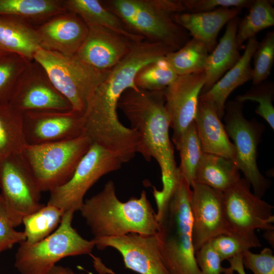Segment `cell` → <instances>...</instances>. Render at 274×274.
<instances>
[{
    "mask_svg": "<svg viewBox=\"0 0 274 274\" xmlns=\"http://www.w3.org/2000/svg\"><path fill=\"white\" fill-rule=\"evenodd\" d=\"M239 20L236 17L227 23L223 36L209 53L204 70L205 83L200 95L209 90L239 60L242 55L236 43Z\"/></svg>",
    "mask_w": 274,
    "mask_h": 274,
    "instance_id": "cell-22",
    "label": "cell"
},
{
    "mask_svg": "<svg viewBox=\"0 0 274 274\" xmlns=\"http://www.w3.org/2000/svg\"><path fill=\"white\" fill-rule=\"evenodd\" d=\"M64 212L58 207L47 203L22 220L25 241L35 243L46 238L59 225Z\"/></svg>",
    "mask_w": 274,
    "mask_h": 274,
    "instance_id": "cell-30",
    "label": "cell"
},
{
    "mask_svg": "<svg viewBox=\"0 0 274 274\" xmlns=\"http://www.w3.org/2000/svg\"><path fill=\"white\" fill-rule=\"evenodd\" d=\"M191 187L192 238L196 252L211 238L231 234L225 217L222 192L195 183Z\"/></svg>",
    "mask_w": 274,
    "mask_h": 274,
    "instance_id": "cell-15",
    "label": "cell"
},
{
    "mask_svg": "<svg viewBox=\"0 0 274 274\" xmlns=\"http://www.w3.org/2000/svg\"><path fill=\"white\" fill-rule=\"evenodd\" d=\"M263 236L268 243L273 247L274 245V230L265 231Z\"/></svg>",
    "mask_w": 274,
    "mask_h": 274,
    "instance_id": "cell-43",
    "label": "cell"
},
{
    "mask_svg": "<svg viewBox=\"0 0 274 274\" xmlns=\"http://www.w3.org/2000/svg\"><path fill=\"white\" fill-rule=\"evenodd\" d=\"M195 256L200 274H233L229 267L222 266V261L209 241L195 252Z\"/></svg>",
    "mask_w": 274,
    "mask_h": 274,
    "instance_id": "cell-36",
    "label": "cell"
},
{
    "mask_svg": "<svg viewBox=\"0 0 274 274\" xmlns=\"http://www.w3.org/2000/svg\"><path fill=\"white\" fill-rule=\"evenodd\" d=\"M174 145L180 154V174L191 186L194 183L195 173L203 152L194 122L189 126Z\"/></svg>",
    "mask_w": 274,
    "mask_h": 274,
    "instance_id": "cell-31",
    "label": "cell"
},
{
    "mask_svg": "<svg viewBox=\"0 0 274 274\" xmlns=\"http://www.w3.org/2000/svg\"><path fill=\"white\" fill-rule=\"evenodd\" d=\"M94 238L118 236L129 233H156L158 222L146 192L139 197L122 202L118 198L113 181L110 180L96 194L84 200L80 210Z\"/></svg>",
    "mask_w": 274,
    "mask_h": 274,
    "instance_id": "cell-2",
    "label": "cell"
},
{
    "mask_svg": "<svg viewBox=\"0 0 274 274\" xmlns=\"http://www.w3.org/2000/svg\"><path fill=\"white\" fill-rule=\"evenodd\" d=\"M227 260L230 264L229 267L233 272L235 271L238 274H247L243 263L242 255H238Z\"/></svg>",
    "mask_w": 274,
    "mask_h": 274,
    "instance_id": "cell-41",
    "label": "cell"
},
{
    "mask_svg": "<svg viewBox=\"0 0 274 274\" xmlns=\"http://www.w3.org/2000/svg\"><path fill=\"white\" fill-rule=\"evenodd\" d=\"M185 12L203 13L221 8L249 9L253 0H182Z\"/></svg>",
    "mask_w": 274,
    "mask_h": 274,
    "instance_id": "cell-38",
    "label": "cell"
},
{
    "mask_svg": "<svg viewBox=\"0 0 274 274\" xmlns=\"http://www.w3.org/2000/svg\"><path fill=\"white\" fill-rule=\"evenodd\" d=\"M274 25V8L272 1L253 0L248 14L239 20L236 43L241 48L243 43L266 28Z\"/></svg>",
    "mask_w": 274,
    "mask_h": 274,
    "instance_id": "cell-29",
    "label": "cell"
},
{
    "mask_svg": "<svg viewBox=\"0 0 274 274\" xmlns=\"http://www.w3.org/2000/svg\"><path fill=\"white\" fill-rule=\"evenodd\" d=\"M36 30L42 49L72 56L84 41L88 28L79 16L66 11L44 22Z\"/></svg>",
    "mask_w": 274,
    "mask_h": 274,
    "instance_id": "cell-18",
    "label": "cell"
},
{
    "mask_svg": "<svg viewBox=\"0 0 274 274\" xmlns=\"http://www.w3.org/2000/svg\"><path fill=\"white\" fill-rule=\"evenodd\" d=\"M66 11L64 1L0 0V15L12 16L26 23L46 21Z\"/></svg>",
    "mask_w": 274,
    "mask_h": 274,
    "instance_id": "cell-26",
    "label": "cell"
},
{
    "mask_svg": "<svg viewBox=\"0 0 274 274\" xmlns=\"http://www.w3.org/2000/svg\"><path fill=\"white\" fill-rule=\"evenodd\" d=\"M0 200V254L11 249L14 245L25 241L23 231H18Z\"/></svg>",
    "mask_w": 274,
    "mask_h": 274,
    "instance_id": "cell-40",
    "label": "cell"
},
{
    "mask_svg": "<svg viewBox=\"0 0 274 274\" xmlns=\"http://www.w3.org/2000/svg\"><path fill=\"white\" fill-rule=\"evenodd\" d=\"M241 11L235 8H221L203 13L181 12L172 17L193 39L203 43L210 53L217 44V37L221 28L237 17Z\"/></svg>",
    "mask_w": 274,
    "mask_h": 274,
    "instance_id": "cell-20",
    "label": "cell"
},
{
    "mask_svg": "<svg viewBox=\"0 0 274 274\" xmlns=\"http://www.w3.org/2000/svg\"><path fill=\"white\" fill-rule=\"evenodd\" d=\"M33 60L45 71L55 88L68 101L72 109L84 114L88 102L109 72H101L86 64L76 55H65L39 49Z\"/></svg>",
    "mask_w": 274,
    "mask_h": 274,
    "instance_id": "cell-7",
    "label": "cell"
},
{
    "mask_svg": "<svg viewBox=\"0 0 274 274\" xmlns=\"http://www.w3.org/2000/svg\"><path fill=\"white\" fill-rule=\"evenodd\" d=\"M205 79L204 71L180 75L164 89L165 107L173 131L174 144L194 122Z\"/></svg>",
    "mask_w": 274,
    "mask_h": 274,
    "instance_id": "cell-16",
    "label": "cell"
},
{
    "mask_svg": "<svg viewBox=\"0 0 274 274\" xmlns=\"http://www.w3.org/2000/svg\"><path fill=\"white\" fill-rule=\"evenodd\" d=\"M251 80L253 85L262 83L270 74L274 62V31L266 33L253 54Z\"/></svg>",
    "mask_w": 274,
    "mask_h": 274,
    "instance_id": "cell-35",
    "label": "cell"
},
{
    "mask_svg": "<svg viewBox=\"0 0 274 274\" xmlns=\"http://www.w3.org/2000/svg\"><path fill=\"white\" fill-rule=\"evenodd\" d=\"M99 250L111 247L121 255L124 265L139 274H169L164 264L156 234L129 233L123 235L93 238Z\"/></svg>",
    "mask_w": 274,
    "mask_h": 274,
    "instance_id": "cell-13",
    "label": "cell"
},
{
    "mask_svg": "<svg viewBox=\"0 0 274 274\" xmlns=\"http://www.w3.org/2000/svg\"><path fill=\"white\" fill-rule=\"evenodd\" d=\"M242 256L244 266L254 274H274V255L270 248H264L259 254L246 250Z\"/></svg>",
    "mask_w": 274,
    "mask_h": 274,
    "instance_id": "cell-39",
    "label": "cell"
},
{
    "mask_svg": "<svg viewBox=\"0 0 274 274\" xmlns=\"http://www.w3.org/2000/svg\"><path fill=\"white\" fill-rule=\"evenodd\" d=\"M191 187L180 175L161 216L156 232L160 252L169 274H200L192 238Z\"/></svg>",
    "mask_w": 274,
    "mask_h": 274,
    "instance_id": "cell-3",
    "label": "cell"
},
{
    "mask_svg": "<svg viewBox=\"0 0 274 274\" xmlns=\"http://www.w3.org/2000/svg\"><path fill=\"white\" fill-rule=\"evenodd\" d=\"M165 102L164 89L149 91L136 88L125 90L118 103L130 128L138 134V153L147 161L154 158L160 167L162 189L157 190L152 186L159 213L167 204L180 177L169 138V119Z\"/></svg>",
    "mask_w": 274,
    "mask_h": 274,
    "instance_id": "cell-1",
    "label": "cell"
},
{
    "mask_svg": "<svg viewBox=\"0 0 274 274\" xmlns=\"http://www.w3.org/2000/svg\"><path fill=\"white\" fill-rule=\"evenodd\" d=\"M209 54L205 45L192 38L179 49L168 53L164 58L180 76L204 71Z\"/></svg>",
    "mask_w": 274,
    "mask_h": 274,
    "instance_id": "cell-28",
    "label": "cell"
},
{
    "mask_svg": "<svg viewBox=\"0 0 274 274\" xmlns=\"http://www.w3.org/2000/svg\"><path fill=\"white\" fill-rule=\"evenodd\" d=\"M178 76L163 57L143 67L137 73L134 83L138 88L143 90H162Z\"/></svg>",
    "mask_w": 274,
    "mask_h": 274,
    "instance_id": "cell-32",
    "label": "cell"
},
{
    "mask_svg": "<svg viewBox=\"0 0 274 274\" xmlns=\"http://www.w3.org/2000/svg\"><path fill=\"white\" fill-rule=\"evenodd\" d=\"M22 115L27 145L59 142L84 134L83 114L72 109L27 112Z\"/></svg>",
    "mask_w": 274,
    "mask_h": 274,
    "instance_id": "cell-14",
    "label": "cell"
},
{
    "mask_svg": "<svg viewBox=\"0 0 274 274\" xmlns=\"http://www.w3.org/2000/svg\"><path fill=\"white\" fill-rule=\"evenodd\" d=\"M194 122L203 152L235 161L234 145L229 139L224 125L211 105L199 99Z\"/></svg>",
    "mask_w": 274,
    "mask_h": 274,
    "instance_id": "cell-21",
    "label": "cell"
},
{
    "mask_svg": "<svg viewBox=\"0 0 274 274\" xmlns=\"http://www.w3.org/2000/svg\"><path fill=\"white\" fill-rule=\"evenodd\" d=\"M92 144L85 134L43 144H26L21 155L41 192L65 183Z\"/></svg>",
    "mask_w": 274,
    "mask_h": 274,
    "instance_id": "cell-6",
    "label": "cell"
},
{
    "mask_svg": "<svg viewBox=\"0 0 274 274\" xmlns=\"http://www.w3.org/2000/svg\"><path fill=\"white\" fill-rule=\"evenodd\" d=\"M132 33L175 50L189 40L188 32L172 19L185 12L182 0H110L101 2Z\"/></svg>",
    "mask_w": 274,
    "mask_h": 274,
    "instance_id": "cell-4",
    "label": "cell"
},
{
    "mask_svg": "<svg viewBox=\"0 0 274 274\" xmlns=\"http://www.w3.org/2000/svg\"><path fill=\"white\" fill-rule=\"evenodd\" d=\"M49 274H85L83 273H77L68 267L61 265H55L51 269Z\"/></svg>",
    "mask_w": 274,
    "mask_h": 274,
    "instance_id": "cell-42",
    "label": "cell"
},
{
    "mask_svg": "<svg viewBox=\"0 0 274 274\" xmlns=\"http://www.w3.org/2000/svg\"><path fill=\"white\" fill-rule=\"evenodd\" d=\"M9 104L23 113L72 110L68 101L55 88L44 69L30 61L20 76Z\"/></svg>",
    "mask_w": 274,
    "mask_h": 274,
    "instance_id": "cell-12",
    "label": "cell"
},
{
    "mask_svg": "<svg viewBox=\"0 0 274 274\" xmlns=\"http://www.w3.org/2000/svg\"><path fill=\"white\" fill-rule=\"evenodd\" d=\"M243 104L226 102L223 119L228 136L232 140L235 151V162L252 186L253 193L262 198L270 186V181L259 171L257 158L258 146L264 126L256 120H247L243 113Z\"/></svg>",
    "mask_w": 274,
    "mask_h": 274,
    "instance_id": "cell-9",
    "label": "cell"
},
{
    "mask_svg": "<svg viewBox=\"0 0 274 274\" xmlns=\"http://www.w3.org/2000/svg\"><path fill=\"white\" fill-rule=\"evenodd\" d=\"M240 179L239 170L234 160L203 152L195 173L194 183L223 192Z\"/></svg>",
    "mask_w": 274,
    "mask_h": 274,
    "instance_id": "cell-24",
    "label": "cell"
},
{
    "mask_svg": "<svg viewBox=\"0 0 274 274\" xmlns=\"http://www.w3.org/2000/svg\"><path fill=\"white\" fill-rule=\"evenodd\" d=\"M29 61L15 54L0 55V105L8 104Z\"/></svg>",
    "mask_w": 274,
    "mask_h": 274,
    "instance_id": "cell-33",
    "label": "cell"
},
{
    "mask_svg": "<svg viewBox=\"0 0 274 274\" xmlns=\"http://www.w3.org/2000/svg\"><path fill=\"white\" fill-rule=\"evenodd\" d=\"M22 113L9 104L0 105V160L21 153L26 145Z\"/></svg>",
    "mask_w": 274,
    "mask_h": 274,
    "instance_id": "cell-27",
    "label": "cell"
},
{
    "mask_svg": "<svg viewBox=\"0 0 274 274\" xmlns=\"http://www.w3.org/2000/svg\"><path fill=\"white\" fill-rule=\"evenodd\" d=\"M40 49L36 29L15 17L0 15V55L15 54L32 61Z\"/></svg>",
    "mask_w": 274,
    "mask_h": 274,
    "instance_id": "cell-23",
    "label": "cell"
},
{
    "mask_svg": "<svg viewBox=\"0 0 274 274\" xmlns=\"http://www.w3.org/2000/svg\"><path fill=\"white\" fill-rule=\"evenodd\" d=\"M258 43L256 37L248 40L244 52L238 62L209 90L199 96V99L215 109L221 120L224 115L225 105L229 95L238 86L252 79L251 62Z\"/></svg>",
    "mask_w": 274,
    "mask_h": 274,
    "instance_id": "cell-19",
    "label": "cell"
},
{
    "mask_svg": "<svg viewBox=\"0 0 274 274\" xmlns=\"http://www.w3.org/2000/svg\"><path fill=\"white\" fill-rule=\"evenodd\" d=\"M41 192L21 153L0 160V200L14 227L44 206Z\"/></svg>",
    "mask_w": 274,
    "mask_h": 274,
    "instance_id": "cell-11",
    "label": "cell"
},
{
    "mask_svg": "<svg viewBox=\"0 0 274 274\" xmlns=\"http://www.w3.org/2000/svg\"><path fill=\"white\" fill-rule=\"evenodd\" d=\"M87 26V35L76 55L97 70L109 72L128 53L133 42L104 27Z\"/></svg>",
    "mask_w": 274,
    "mask_h": 274,
    "instance_id": "cell-17",
    "label": "cell"
},
{
    "mask_svg": "<svg viewBox=\"0 0 274 274\" xmlns=\"http://www.w3.org/2000/svg\"><path fill=\"white\" fill-rule=\"evenodd\" d=\"M67 11L79 16L87 25H95L112 30L133 42L144 38L130 31L121 20L98 0H65Z\"/></svg>",
    "mask_w": 274,
    "mask_h": 274,
    "instance_id": "cell-25",
    "label": "cell"
},
{
    "mask_svg": "<svg viewBox=\"0 0 274 274\" xmlns=\"http://www.w3.org/2000/svg\"><path fill=\"white\" fill-rule=\"evenodd\" d=\"M122 164L116 155L92 143L68 181L49 192L47 203L64 213L80 211L89 189L104 175L120 169Z\"/></svg>",
    "mask_w": 274,
    "mask_h": 274,
    "instance_id": "cell-10",
    "label": "cell"
},
{
    "mask_svg": "<svg viewBox=\"0 0 274 274\" xmlns=\"http://www.w3.org/2000/svg\"><path fill=\"white\" fill-rule=\"evenodd\" d=\"M74 213L65 212L56 229L43 239L35 243L24 241L19 244L14 266L20 274H49L63 258L90 254L95 243L92 239L82 237L73 228Z\"/></svg>",
    "mask_w": 274,
    "mask_h": 274,
    "instance_id": "cell-5",
    "label": "cell"
},
{
    "mask_svg": "<svg viewBox=\"0 0 274 274\" xmlns=\"http://www.w3.org/2000/svg\"><path fill=\"white\" fill-rule=\"evenodd\" d=\"M274 84L271 81H265L253 85L245 93L237 95L235 100L243 104L246 101H256L258 104L255 113L262 117L270 127L274 129Z\"/></svg>",
    "mask_w": 274,
    "mask_h": 274,
    "instance_id": "cell-34",
    "label": "cell"
},
{
    "mask_svg": "<svg viewBox=\"0 0 274 274\" xmlns=\"http://www.w3.org/2000/svg\"><path fill=\"white\" fill-rule=\"evenodd\" d=\"M250 183L241 179L222 192L225 217L231 235L251 248L261 246L255 230H274L273 206L251 191Z\"/></svg>",
    "mask_w": 274,
    "mask_h": 274,
    "instance_id": "cell-8",
    "label": "cell"
},
{
    "mask_svg": "<svg viewBox=\"0 0 274 274\" xmlns=\"http://www.w3.org/2000/svg\"><path fill=\"white\" fill-rule=\"evenodd\" d=\"M209 242L222 261L242 255L245 251L251 249L246 243L231 234H220Z\"/></svg>",
    "mask_w": 274,
    "mask_h": 274,
    "instance_id": "cell-37",
    "label": "cell"
}]
</instances>
